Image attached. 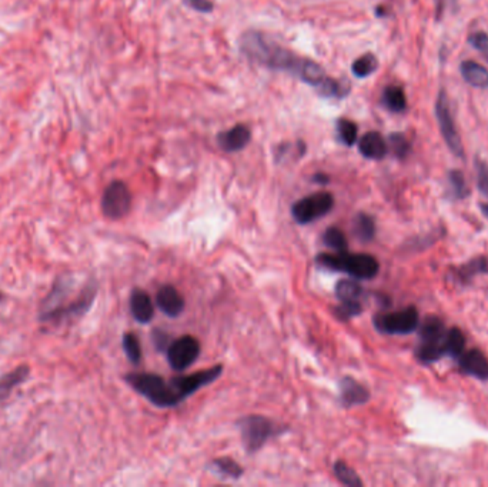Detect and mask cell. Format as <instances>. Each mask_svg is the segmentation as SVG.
I'll return each instance as SVG.
<instances>
[{
    "instance_id": "cell-8",
    "label": "cell",
    "mask_w": 488,
    "mask_h": 487,
    "mask_svg": "<svg viewBox=\"0 0 488 487\" xmlns=\"http://www.w3.org/2000/svg\"><path fill=\"white\" fill-rule=\"evenodd\" d=\"M434 113H436L437 123H438V127H440V132H441V136H443L445 145L448 146V149L452 150V153L454 156L463 159L464 158V146H463L460 134L457 132L454 118H453L452 110H450V105H448L445 92H440L436 106H434Z\"/></svg>"
},
{
    "instance_id": "cell-35",
    "label": "cell",
    "mask_w": 488,
    "mask_h": 487,
    "mask_svg": "<svg viewBox=\"0 0 488 487\" xmlns=\"http://www.w3.org/2000/svg\"><path fill=\"white\" fill-rule=\"evenodd\" d=\"M361 311L363 306L360 302H341V304L336 307L335 315L340 320H348L361 315Z\"/></svg>"
},
{
    "instance_id": "cell-30",
    "label": "cell",
    "mask_w": 488,
    "mask_h": 487,
    "mask_svg": "<svg viewBox=\"0 0 488 487\" xmlns=\"http://www.w3.org/2000/svg\"><path fill=\"white\" fill-rule=\"evenodd\" d=\"M316 89L324 97H344L350 92V85L346 81L339 82L327 76Z\"/></svg>"
},
{
    "instance_id": "cell-28",
    "label": "cell",
    "mask_w": 488,
    "mask_h": 487,
    "mask_svg": "<svg viewBox=\"0 0 488 487\" xmlns=\"http://www.w3.org/2000/svg\"><path fill=\"white\" fill-rule=\"evenodd\" d=\"M335 475L337 477V480L344 484V486H350V487H361L363 481L360 479V476L356 473V470L353 467H350L347 463L337 460L333 466Z\"/></svg>"
},
{
    "instance_id": "cell-19",
    "label": "cell",
    "mask_w": 488,
    "mask_h": 487,
    "mask_svg": "<svg viewBox=\"0 0 488 487\" xmlns=\"http://www.w3.org/2000/svg\"><path fill=\"white\" fill-rule=\"evenodd\" d=\"M130 311L139 323H149L154 315L151 298L142 289H134L130 295Z\"/></svg>"
},
{
    "instance_id": "cell-41",
    "label": "cell",
    "mask_w": 488,
    "mask_h": 487,
    "mask_svg": "<svg viewBox=\"0 0 488 487\" xmlns=\"http://www.w3.org/2000/svg\"><path fill=\"white\" fill-rule=\"evenodd\" d=\"M444 8H445V0H436V14H437V19H440V16L443 14Z\"/></svg>"
},
{
    "instance_id": "cell-12",
    "label": "cell",
    "mask_w": 488,
    "mask_h": 487,
    "mask_svg": "<svg viewBox=\"0 0 488 487\" xmlns=\"http://www.w3.org/2000/svg\"><path fill=\"white\" fill-rule=\"evenodd\" d=\"M169 364L176 372H184L200 355V343L193 336H182L170 343L166 350Z\"/></svg>"
},
{
    "instance_id": "cell-22",
    "label": "cell",
    "mask_w": 488,
    "mask_h": 487,
    "mask_svg": "<svg viewBox=\"0 0 488 487\" xmlns=\"http://www.w3.org/2000/svg\"><path fill=\"white\" fill-rule=\"evenodd\" d=\"M381 103L393 113H403L407 110V97L401 86L390 85L383 90Z\"/></svg>"
},
{
    "instance_id": "cell-42",
    "label": "cell",
    "mask_w": 488,
    "mask_h": 487,
    "mask_svg": "<svg viewBox=\"0 0 488 487\" xmlns=\"http://www.w3.org/2000/svg\"><path fill=\"white\" fill-rule=\"evenodd\" d=\"M480 209H481L484 216L488 218V203H481V205H480Z\"/></svg>"
},
{
    "instance_id": "cell-18",
    "label": "cell",
    "mask_w": 488,
    "mask_h": 487,
    "mask_svg": "<svg viewBox=\"0 0 488 487\" xmlns=\"http://www.w3.org/2000/svg\"><path fill=\"white\" fill-rule=\"evenodd\" d=\"M453 280L457 284H470L474 278L480 275H488V260L484 256L474 258L473 260L467 262L452 270Z\"/></svg>"
},
{
    "instance_id": "cell-40",
    "label": "cell",
    "mask_w": 488,
    "mask_h": 487,
    "mask_svg": "<svg viewBox=\"0 0 488 487\" xmlns=\"http://www.w3.org/2000/svg\"><path fill=\"white\" fill-rule=\"evenodd\" d=\"M313 182H316V183H319V185H327V183L330 182V178L327 176V174H324V173H317V174H315V176H313Z\"/></svg>"
},
{
    "instance_id": "cell-7",
    "label": "cell",
    "mask_w": 488,
    "mask_h": 487,
    "mask_svg": "<svg viewBox=\"0 0 488 487\" xmlns=\"http://www.w3.org/2000/svg\"><path fill=\"white\" fill-rule=\"evenodd\" d=\"M335 207V198L328 191H317L297 200L291 207V216L299 225H308L326 216Z\"/></svg>"
},
{
    "instance_id": "cell-32",
    "label": "cell",
    "mask_w": 488,
    "mask_h": 487,
    "mask_svg": "<svg viewBox=\"0 0 488 487\" xmlns=\"http://www.w3.org/2000/svg\"><path fill=\"white\" fill-rule=\"evenodd\" d=\"M448 183H450V190L453 198L457 200H464L470 194V189L465 182V176L461 170H450L448 173Z\"/></svg>"
},
{
    "instance_id": "cell-21",
    "label": "cell",
    "mask_w": 488,
    "mask_h": 487,
    "mask_svg": "<svg viewBox=\"0 0 488 487\" xmlns=\"http://www.w3.org/2000/svg\"><path fill=\"white\" fill-rule=\"evenodd\" d=\"M30 373V369L26 364L16 367L12 372L6 373L3 377H0V402L6 400L14 388L22 384Z\"/></svg>"
},
{
    "instance_id": "cell-4",
    "label": "cell",
    "mask_w": 488,
    "mask_h": 487,
    "mask_svg": "<svg viewBox=\"0 0 488 487\" xmlns=\"http://www.w3.org/2000/svg\"><path fill=\"white\" fill-rule=\"evenodd\" d=\"M129 386L158 407H174L182 400L176 395L170 382L154 373H130L126 377Z\"/></svg>"
},
{
    "instance_id": "cell-39",
    "label": "cell",
    "mask_w": 488,
    "mask_h": 487,
    "mask_svg": "<svg viewBox=\"0 0 488 487\" xmlns=\"http://www.w3.org/2000/svg\"><path fill=\"white\" fill-rule=\"evenodd\" d=\"M186 3L198 12L210 13L213 10V3L210 0H186Z\"/></svg>"
},
{
    "instance_id": "cell-31",
    "label": "cell",
    "mask_w": 488,
    "mask_h": 487,
    "mask_svg": "<svg viewBox=\"0 0 488 487\" xmlns=\"http://www.w3.org/2000/svg\"><path fill=\"white\" fill-rule=\"evenodd\" d=\"M323 242L327 247L337 253L348 251V242L343 230H340L339 227H328L323 235Z\"/></svg>"
},
{
    "instance_id": "cell-3",
    "label": "cell",
    "mask_w": 488,
    "mask_h": 487,
    "mask_svg": "<svg viewBox=\"0 0 488 487\" xmlns=\"http://www.w3.org/2000/svg\"><path fill=\"white\" fill-rule=\"evenodd\" d=\"M448 330L444 322L433 315H428L418 326L420 344L416 349V358L423 364L436 363L447 356L445 338Z\"/></svg>"
},
{
    "instance_id": "cell-33",
    "label": "cell",
    "mask_w": 488,
    "mask_h": 487,
    "mask_svg": "<svg viewBox=\"0 0 488 487\" xmlns=\"http://www.w3.org/2000/svg\"><path fill=\"white\" fill-rule=\"evenodd\" d=\"M123 350L126 353V358L129 359L130 363L138 366L142 360V347H140V342L134 333L129 332L125 333L123 336Z\"/></svg>"
},
{
    "instance_id": "cell-14",
    "label": "cell",
    "mask_w": 488,
    "mask_h": 487,
    "mask_svg": "<svg viewBox=\"0 0 488 487\" xmlns=\"http://www.w3.org/2000/svg\"><path fill=\"white\" fill-rule=\"evenodd\" d=\"M251 141V132L246 125H237L226 132L219 133L218 143L223 152L236 153L242 152Z\"/></svg>"
},
{
    "instance_id": "cell-34",
    "label": "cell",
    "mask_w": 488,
    "mask_h": 487,
    "mask_svg": "<svg viewBox=\"0 0 488 487\" xmlns=\"http://www.w3.org/2000/svg\"><path fill=\"white\" fill-rule=\"evenodd\" d=\"M388 139H390V146H392V150L396 154V158L401 160L405 159L410 153V149H412V145H410L405 136L403 133H392Z\"/></svg>"
},
{
    "instance_id": "cell-29",
    "label": "cell",
    "mask_w": 488,
    "mask_h": 487,
    "mask_svg": "<svg viewBox=\"0 0 488 487\" xmlns=\"http://www.w3.org/2000/svg\"><path fill=\"white\" fill-rule=\"evenodd\" d=\"M445 349L447 356H452L453 359H457L465 350V336L458 327H453L447 332Z\"/></svg>"
},
{
    "instance_id": "cell-36",
    "label": "cell",
    "mask_w": 488,
    "mask_h": 487,
    "mask_svg": "<svg viewBox=\"0 0 488 487\" xmlns=\"http://www.w3.org/2000/svg\"><path fill=\"white\" fill-rule=\"evenodd\" d=\"M474 167L477 174V187L482 196L488 199V165L484 160L476 158Z\"/></svg>"
},
{
    "instance_id": "cell-6",
    "label": "cell",
    "mask_w": 488,
    "mask_h": 487,
    "mask_svg": "<svg viewBox=\"0 0 488 487\" xmlns=\"http://www.w3.org/2000/svg\"><path fill=\"white\" fill-rule=\"evenodd\" d=\"M374 327L383 335H410L420 326V315L414 306L376 315Z\"/></svg>"
},
{
    "instance_id": "cell-37",
    "label": "cell",
    "mask_w": 488,
    "mask_h": 487,
    "mask_svg": "<svg viewBox=\"0 0 488 487\" xmlns=\"http://www.w3.org/2000/svg\"><path fill=\"white\" fill-rule=\"evenodd\" d=\"M468 43L482 53H488V33L485 32L473 33L470 37H468Z\"/></svg>"
},
{
    "instance_id": "cell-17",
    "label": "cell",
    "mask_w": 488,
    "mask_h": 487,
    "mask_svg": "<svg viewBox=\"0 0 488 487\" xmlns=\"http://www.w3.org/2000/svg\"><path fill=\"white\" fill-rule=\"evenodd\" d=\"M359 150L365 159L383 160L387 156L388 146L381 133L367 132L359 141Z\"/></svg>"
},
{
    "instance_id": "cell-16",
    "label": "cell",
    "mask_w": 488,
    "mask_h": 487,
    "mask_svg": "<svg viewBox=\"0 0 488 487\" xmlns=\"http://www.w3.org/2000/svg\"><path fill=\"white\" fill-rule=\"evenodd\" d=\"M156 303L169 318H178L184 310L183 296L179 293L178 289L170 284L160 287L158 295H156Z\"/></svg>"
},
{
    "instance_id": "cell-24",
    "label": "cell",
    "mask_w": 488,
    "mask_h": 487,
    "mask_svg": "<svg viewBox=\"0 0 488 487\" xmlns=\"http://www.w3.org/2000/svg\"><path fill=\"white\" fill-rule=\"evenodd\" d=\"M363 293V286L357 280L344 279L336 286V296L340 302H360Z\"/></svg>"
},
{
    "instance_id": "cell-15",
    "label": "cell",
    "mask_w": 488,
    "mask_h": 487,
    "mask_svg": "<svg viewBox=\"0 0 488 487\" xmlns=\"http://www.w3.org/2000/svg\"><path fill=\"white\" fill-rule=\"evenodd\" d=\"M340 400L344 407L365 404L370 400V392L365 386L353 377H343L340 380Z\"/></svg>"
},
{
    "instance_id": "cell-44",
    "label": "cell",
    "mask_w": 488,
    "mask_h": 487,
    "mask_svg": "<svg viewBox=\"0 0 488 487\" xmlns=\"http://www.w3.org/2000/svg\"><path fill=\"white\" fill-rule=\"evenodd\" d=\"M487 62H488V57H487Z\"/></svg>"
},
{
    "instance_id": "cell-9",
    "label": "cell",
    "mask_w": 488,
    "mask_h": 487,
    "mask_svg": "<svg viewBox=\"0 0 488 487\" xmlns=\"http://www.w3.org/2000/svg\"><path fill=\"white\" fill-rule=\"evenodd\" d=\"M96 298V287L93 284H89L83 291L82 295L72 300L66 306H61L57 309L45 311V313H39V319L43 323H62L73 318H79L85 315L86 311L90 309L93 300Z\"/></svg>"
},
{
    "instance_id": "cell-2",
    "label": "cell",
    "mask_w": 488,
    "mask_h": 487,
    "mask_svg": "<svg viewBox=\"0 0 488 487\" xmlns=\"http://www.w3.org/2000/svg\"><path fill=\"white\" fill-rule=\"evenodd\" d=\"M316 262L326 269L344 271L357 280H372L380 271L379 260L367 253H321Z\"/></svg>"
},
{
    "instance_id": "cell-1",
    "label": "cell",
    "mask_w": 488,
    "mask_h": 487,
    "mask_svg": "<svg viewBox=\"0 0 488 487\" xmlns=\"http://www.w3.org/2000/svg\"><path fill=\"white\" fill-rule=\"evenodd\" d=\"M240 50L255 63L267 69L287 72L301 82L317 87L326 77L324 69L313 62L297 56L276 42L266 39L257 30H247L240 37Z\"/></svg>"
},
{
    "instance_id": "cell-10",
    "label": "cell",
    "mask_w": 488,
    "mask_h": 487,
    "mask_svg": "<svg viewBox=\"0 0 488 487\" xmlns=\"http://www.w3.org/2000/svg\"><path fill=\"white\" fill-rule=\"evenodd\" d=\"M131 207V194L129 187L120 182H112L102 198V210L106 218L117 220L125 218Z\"/></svg>"
},
{
    "instance_id": "cell-25",
    "label": "cell",
    "mask_w": 488,
    "mask_h": 487,
    "mask_svg": "<svg viewBox=\"0 0 488 487\" xmlns=\"http://www.w3.org/2000/svg\"><path fill=\"white\" fill-rule=\"evenodd\" d=\"M210 467L218 475L229 479H240L244 472L243 467L236 460H233L230 457H220L213 460Z\"/></svg>"
},
{
    "instance_id": "cell-11",
    "label": "cell",
    "mask_w": 488,
    "mask_h": 487,
    "mask_svg": "<svg viewBox=\"0 0 488 487\" xmlns=\"http://www.w3.org/2000/svg\"><path fill=\"white\" fill-rule=\"evenodd\" d=\"M222 372H223V366L218 364L206 370H200V372L189 376L173 377L169 382L176 395H178L179 399L183 402L186 397L196 393L198 391H200V388L209 386L214 380H218L222 376Z\"/></svg>"
},
{
    "instance_id": "cell-23",
    "label": "cell",
    "mask_w": 488,
    "mask_h": 487,
    "mask_svg": "<svg viewBox=\"0 0 488 487\" xmlns=\"http://www.w3.org/2000/svg\"><path fill=\"white\" fill-rule=\"evenodd\" d=\"M353 231L360 242H372L376 236L374 219L367 213H359L353 222Z\"/></svg>"
},
{
    "instance_id": "cell-38",
    "label": "cell",
    "mask_w": 488,
    "mask_h": 487,
    "mask_svg": "<svg viewBox=\"0 0 488 487\" xmlns=\"http://www.w3.org/2000/svg\"><path fill=\"white\" fill-rule=\"evenodd\" d=\"M151 340L159 352H165V350H167V347L171 343V342H169V335L159 329H156L154 332L151 333Z\"/></svg>"
},
{
    "instance_id": "cell-43",
    "label": "cell",
    "mask_w": 488,
    "mask_h": 487,
    "mask_svg": "<svg viewBox=\"0 0 488 487\" xmlns=\"http://www.w3.org/2000/svg\"><path fill=\"white\" fill-rule=\"evenodd\" d=\"M3 300V293H2V291H0V302H2Z\"/></svg>"
},
{
    "instance_id": "cell-27",
    "label": "cell",
    "mask_w": 488,
    "mask_h": 487,
    "mask_svg": "<svg viewBox=\"0 0 488 487\" xmlns=\"http://www.w3.org/2000/svg\"><path fill=\"white\" fill-rule=\"evenodd\" d=\"M379 69V59L373 53H365L360 56L359 59L354 61L351 65V72L359 79H365L370 74H373Z\"/></svg>"
},
{
    "instance_id": "cell-13",
    "label": "cell",
    "mask_w": 488,
    "mask_h": 487,
    "mask_svg": "<svg viewBox=\"0 0 488 487\" xmlns=\"http://www.w3.org/2000/svg\"><path fill=\"white\" fill-rule=\"evenodd\" d=\"M461 372L467 376L476 377L481 382H488V359L478 349L464 350L456 359Z\"/></svg>"
},
{
    "instance_id": "cell-5",
    "label": "cell",
    "mask_w": 488,
    "mask_h": 487,
    "mask_svg": "<svg viewBox=\"0 0 488 487\" xmlns=\"http://www.w3.org/2000/svg\"><path fill=\"white\" fill-rule=\"evenodd\" d=\"M239 431L243 446L248 453H255L279 433V426L264 416H247L240 419Z\"/></svg>"
},
{
    "instance_id": "cell-20",
    "label": "cell",
    "mask_w": 488,
    "mask_h": 487,
    "mask_svg": "<svg viewBox=\"0 0 488 487\" xmlns=\"http://www.w3.org/2000/svg\"><path fill=\"white\" fill-rule=\"evenodd\" d=\"M460 72L465 83L477 89L488 87V70L477 62L465 61L460 66Z\"/></svg>"
},
{
    "instance_id": "cell-26",
    "label": "cell",
    "mask_w": 488,
    "mask_h": 487,
    "mask_svg": "<svg viewBox=\"0 0 488 487\" xmlns=\"http://www.w3.org/2000/svg\"><path fill=\"white\" fill-rule=\"evenodd\" d=\"M337 139L344 146H353L359 139V127L357 125L347 118H340L336 123Z\"/></svg>"
}]
</instances>
